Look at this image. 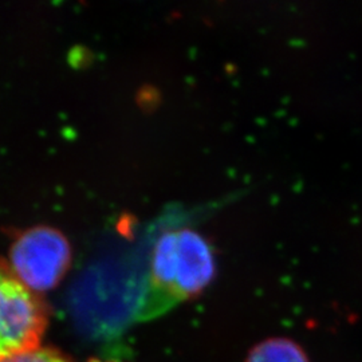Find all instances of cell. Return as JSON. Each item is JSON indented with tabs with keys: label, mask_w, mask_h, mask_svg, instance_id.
Returning a JSON list of instances; mask_svg holds the SVG:
<instances>
[{
	"label": "cell",
	"mask_w": 362,
	"mask_h": 362,
	"mask_svg": "<svg viewBox=\"0 0 362 362\" xmlns=\"http://www.w3.org/2000/svg\"><path fill=\"white\" fill-rule=\"evenodd\" d=\"M216 275L214 250L202 233L191 228L165 231L156 240L151 281L156 290L180 300L199 296Z\"/></svg>",
	"instance_id": "6da1fadb"
},
{
	"label": "cell",
	"mask_w": 362,
	"mask_h": 362,
	"mask_svg": "<svg viewBox=\"0 0 362 362\" xmlns=\"http://www.w3.org/2000/svg\"><path fill=\"white\" fill-rule=\"evenodd\" d=\"M47 326V309L0 259V361L39 348Z\"/></svg>",
	"instance_id": "7a4b0ae2"
},
{
	"label": "cell",
	"mask_w": 362,
	"mask_h": 362,
	"mask_svg": "<svg viewBox=\"0 0 362 362\" xmlns=\"http://www.w3.org/2000/svg\"><path fill=\"white\" fill-rule=\"evenodd\" d=\"M71 263V247L64 233L37 226L21 233L11 246L10 266L33 291L52 290L61 282Z\"/></svg>",
	"instance_id": "3957f363"
},
{
	"label": "cell",
	"mask_w": 362,
	"mask_h": 362,
	"mask_svg": "<svg viewBox=\"0 0 362 362\" xmlns=\"http://www.w3.org/2000/svg\"><path fill=\"white\" fill-rule=\"evenodd\" d=\"M247 362H309L300 346L285 338H272L251 350Z\"/></svg>",
	"instance_id": "277c9868"
},
{
	"label": "cell",
	"mask_w": 362,
	"mask_h": 362,
	"mask_svg": "<svg viewBox=\"0 0 362 362\" xmlns=\"http://www.w3.org/2000/svg\"><path fill=\"white\" fill-rule=\"evenodd\" d=\"M0 362H67V360L55 350L35 348L4 358Z\"/></svg>",
	"instance_id": "5b68a950"
},
{
	"label": "cell",
	"mask_w": 362,
	"mask_h": 362,
	"mask_svg": "<svg viewBox=\"0 0 362 362\" xmlns=\"http://www.w3.org/2000/svg\"><path fill=\"white\" fill-rule=\"evenodd\" d=\"M89 362H104V361H97V360H91V361Z\"/></svg>",
	"instance_id": "8992f818"
}]
</instances>
